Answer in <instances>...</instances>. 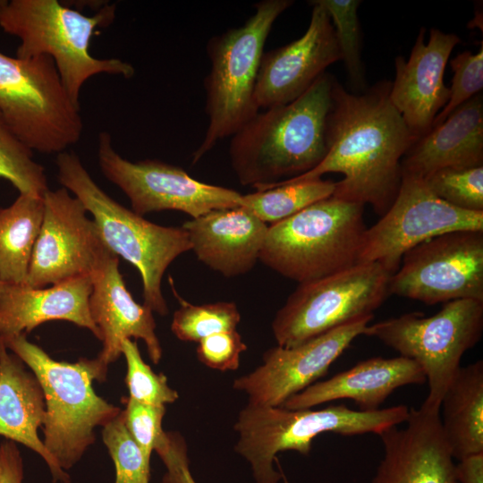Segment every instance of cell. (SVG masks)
I'll use <instances>...</instances> for the list:
<instances>
[{"label":"cell","instance_id":"cell-7","mask_svg":"<svg viewBox=\"0 0 483 483\" xmlns=\"http://www.w3.org/2000/svg\"><path fill=\"white\" fill-rule=\"evenodd\" d=\"M292 4V0L260 1L242 26L208 40L210 70L204 80L208 124L192 154L193 163L259 112L254 93L264 46L276 19Z\"/></svg>","mask_w":483,"mask_h":483},{"label":"cell","instance_id":"cell-42","mask_svg":"<svg viewBox=\"0 0 483 483\" xmlns=\"http://www.w3.org/2000/svg\"><path fill=\"white\" fill-rule=\"evenodd\" d=\"M160 483H166L165 480H162Z\"/></svg>","mask_w":483,"mask_h":483},{"label":"cell","instance_id":"cell-26","mask_svg":"<svg viewBox=\"0 0 483 483\" xmlns=\"http://www.w3.org/2000/svg\"><path fill=\"white\" fill-rule=\"evenodd\" d=\"M441 428L453 458L483 453V361L461 367L440 404Z\"/></svg>","mask_w":483,"mask_h":483},{"label":"cell","instance_id":"cell-9","mask_svg":"<svg viewBox=\"0 0 483 483\" xmlns=\"http://www.w3.org/2000/svg\"><path fill=\"white\" fill-rule=\"evenodd\" d=\"M0 113L31 151L59 154L82 134L80 106L70 98L50 56L0 52Z\"/></svg>","mask_w":483,"mask_h":483},{"label":"cell","instance_id":"cell-14","mask_svg":"<svg viewBox=\"0 0 483 483\" xmlns=\"http://www.w3.org/2000/svg\"><path fill=\"white\" fill-rule=\"evenodd\" d=\"M389 293L427 305L483 301V231L449 232L415 246L391 275Z\"/></svg>","mask_w":483,"mask_h":483},{"label":"cell","instance_id":"cell-31","mask_svg":"<svg viewBox=\"0 0 483 483\" xmlns=\"http://www.w3.org/2000/svg\"><path fill=\"white\" fill-rule=\"evenodd\" d=\"M328 13L352 83L364 88L361 63V31L358 17L360 0H315Z\"/></svg>","mask_w":483,"mask_h":483},{"label":"cell","instance_id":"cell-10","mask_svg":"<svg viewBox=\"0 0 483 483\" xmlns=\"http://www.w3.org/2000/svg\"><path fill=\"white\" fill-rule=\"evenodd\" d=\"M482 332L483 301L459 299L445 302L430 317L411 312L368 325L363 335L416 361L428 385L423 403L440 409L463 354L479 342Z\"/></svg>","mask_w":483,"mask_h":483},{"label":"cell","instance_id":"cell-21","mask_svg":"<svg viewBox=\"0 0 483 483\" xmlns=\"http://www.w3.org/2000/svg\"><path fill=\"white\" fill-rule=\"evenodd\" d=\"M182 227L197 258L225 277L244 275L254 267L268 230L244 207L212 210Z\"/></svg>","mask_w":483,"mask_h":483},{"label":"cell","instance_id":"cell-15","mask_svg":"<svg viewBox=\"0 0 483 483\" xmlns=\"http://www.w3.org/2000/svg\"><path fill=\"white\" fill-rule=\"evenodd\" d=\"M44 215L25 284H48L94 276L113 252L80 200L64 187L43 195Z\"/></svg>","mask_w":483,"mask_h":483},{"label":"cell","instance_id":"cell-17","mask_svg":"<svg viewBox=\"0 0 483 483\" xmlns=\"http://www.w3.org/2000/svg\"><path fill=\"white\" fill-rule=\"evenodd\" d=\"M304 34L291 43L264 52L257 76V106L288 104L302 95L332 64L341 60L331 19L315 0Z\"/></svg>","mask_w":483,"mask_h":483},{"label":"cell","instance_id":"cell-3","mask_svg":"<svg viewBox=\"0 0 483 483\" xmlns=\"http://www.w3.org/2000/svg\"><path fill=\"white\" fill-rule=\"evenodd\" d=\"M115 4H105L85 15L57 0H0V27L20 39L16 57L50 56L72 99L80 106V92L89 78L107 73L130 79L135 69L118 58H97L89 52L98 28L114 21Z\"/></svg>","mask_w":483,"mask_h":483},{"label":"cell","instance_id":"cell-4","mask_svg":"<svg viewBox=\"0 0 483 483\" xmlns=\"http://www.w3.org/2000/svg\"><path fill=\"white\" fill-rule=\"evenodd\" d=\"M0 337L38 378L46 403L43 443L64 470L71 469L94 443V428L122 411L92 386L94 380H105L107 366L97 357L74 363L55 360L25 335Z\"/></svg>","mask_w":483,"mask_h":483},{"label":"cell","instance_id":"cell-19","mask_svg":"<svg viewBox=\"0 0 483 483\" xmlns=\"http://www.w3.org/2000/svg\"><path fill=\"white\" fill-rule=\"evenodd\" d=\"M404 423L379 435L383 457L370 483H457L440 409L410 408Z\"/></svg>","mask_w":483,"mask_h":483},{"label":"cell","instance_id":"cell-34","mask_svg":"<svg viewBox=\"0 0 483 483\" xmlns=\"http://www.w3.org/2000/svg\"><path fill=\"white\" fill-rule=\"evenodd\" d=\"M122 354L127 364L125 383L129 398L146 404L165 406L179 398L177 391L169 386L166 377L163 373L156 374L145 363L136 342L125 339L122 343Z\"/></svg>","mask_w":483,"mask_h":483},{"label":"cell","instance_id":"cell-25","mask_svg":"<svg viewBox=\"0 0 483 483\" xmlns=\"http://www.w3.org/2000/svg\"><path fill=\"white\" fill-rule=\"evenodd\" d=\"M46 403L42 387L23 361L9 352L0 337V436L38 453L47 464L55 482L70 483L71 478L39 438Z\"/></svg>","mask_w":483,"mask_h":483},{"label":"cell","instance_id":"cell-28","mask_svg":"<svg viewBox=\"0 0 483 483\" xmlns=\"http://www.w3.org/2000/svg\"><path fill=\"white\" fill-rule=\"evenodd\" d=\"M335 182L322 178L282 181L261 191L242 195L241 207L265 224H277L321 199L331 197Z\"/></svg>","mask_w":483,"mask_h":483},{"label":"cell","instance_id":"cell-36","mask_svg":"<svg viewBox=\"0 0 483 483\" xmlns=\"http://www.w3.org/2000/svg\"><path fill=\"white\" fill-rule=\"evenodd\" d=\"M125 403L124 424L143 453L150 459L151 453L161 447L168 436L162 427L165 406L146 404L129 397Z\"/></svg>","mask_w":483,"mask_h":483},{"label":"cell","instance_id":"cell-1","mask_svg":"<svg viewBox=\"0 0 483 483\" xmlns=\"http://www.w3.org/2000/svg\"><path fill=\"white\" fill-rule=\"evenodd\" d=\"M390 81L361 95L347 91L335 78L326 121L327 152L311 171L285 180L299 182L340 173L332 196L369 204L383 216L402 182V160L416 141L389 98Z\"/></svg>","mask_w":483,"mask_h":483},{"label":"cell","instance_id":"cell-37","mask_svg":"<svg viewBox=\"0 0 483 483\" xmlns=\"http://www.w3.org/2000/svg\"><path fill=\"white\" fill-rule=\"evenodd\" d=\"M247 350L241 335L225 331L211 335L199 342L198 360L207 367L225 372L235 370L240 365L241 353Z\"/></svg>","mask_w":483,"mask_h":483},{"label":"cell","instance_id":"cell-12","mask_svg":"<svg viewBox=\"0 0 483 483\" xmlns=\"http://www.w3.org/2000/svg\"><path fill=\"white\" fill-rule=\"evenodd\" d=\"M460 230L483 231V212L455 208L436 197L423 178L402 173L393 204L363 233L357 263L376 262L393 275L407 251Z\"/></svg>","mask_w":483,"mask_h":483},{"label":"cell","instance_id":"cell-24","mask_svg":"<svg viewBox=\"0 0 483 483\" xmlns=\"http://www.w3.org/2000/svg\"><path fill=\"white\" fill-rule=\"evenodd\" d=\"M483 165V101L478 94L409 148L402 173L425 178L447 167Z\"/></svg>","mask_w":483,"mask_h":483},{"label":"cell","instance_id":"cell-20","mask_svg":"<svg viewBox=\"0 0 483 483\" xmlns=\"http://www.w3.org/2000/svg\"><path fill=\"white\" fill-rule=\"evenodd\" d=\"M90 316L101 333L103 348L97 358L106 365L122 355L125 339H141L154 364L162 358L153 310L134 301L119 270L118 256L112 254L92 277L89 299Z\"/></svg>","mask_w":483,"mask_h":483},{"label":"cell","instance_id":"cell-16","mask_svg":"<svg viewBox=\"0 0 483 483\" xmlns=\"http://www.w3.org/2000/svg\"><path fill=\"white\" fill-rule=\"evenodd\" d=\"M364 317L318 335L298 345L267 349L262 364L237 377L235 390L248 395V403L282 406L291 396L316 383L373 319Z\"/></svg>","mask_w":483,"mask_h":483},{"label":"cell","instance_id":"cell-32","mask_svg":"<svg viewBox=\"0 0 483 483\" xmlns=\"http://www.w3.org/2000/svg\"><path fill=\"white\" fill-rule=\"evenodd\" d=\"M103 442L115 467V483H149L150 459L129 433L123 410L105 426Z\"/></svg>","mask_w":483,"mask_h":483},{"label":"cell","instance_id":"cell-30","mask_svg":"<svg viewBox=\"0 0 483 483\" xmlns=\"http://www.w3.org/2000/svg\"><path fill=\"white\" fill-rule=\"evenodd\" d=\"M32 153L0 113V178L9 181L19 193L43 196L48 190L47 179Z\"/></svg>","mask_w":483,"mask_h":483},{"label":"cell","instance_id":"cell-18","mask_svg":"<svg viewBox=\"0 0 483 483\" xmlns=\"http://www.w3.org/2000/svg\"><path fill=\"white\" fill-rule=\"evenodd\" d=\"M425 28H421L406 60L395 58V79L391 82L389 98L402 115L417 141L431 128L438 113L449 99L450 89L444 83L446 64L460 38L431 29L425 43Z\"/></svg>","mask_w":483,"mask_h":483},{"label":"cell","instance_id":"cell-38","mask_svg":"<svg viewBox=\"0 0 483 483\" xmlns=\"http://www.w3.org/2000/svg\"><path fill=\"white\" fill-rule=\"evenodd\" d=\"M23 462L16 444L6 440L0 445V483H22Z\"/></svg>","mask_w":483,"mask_h":483},{"label":"cell","instance_id":"cell-13","mask_svg":"<svg viewBox=\"0 0 483 483\" xmlns=\"http://www.w3.org/2000/svg\"><path fill=\"white\" fill-rule=\"evenodd\" d=\"M100 169L128 197L132 211L140 216L177 210L197 218L212 210L241 207L236 191L206 183L179 166L157 159L130 161L114 148L111 135H98Z\"/></svg>","mask_w":483,"mask_h":483},{"label":"cell","instance_id":"cell-29","mask_svg":"<svg viewBox=\"0 0 483 483\" xmlns=\"http://www.w3.org/2000/svg\"><path fill=\"white\" fill-rule=\"evenodd\" d=\"M181 307L174 311L171 330L181 341L199 343L211 335L236 330L241 314L234 302L189 303L174 292Z\"/></svg>","mask_w":483,"mask_h":483},{"label":"cell","instance_id":"cell-40","mask_svg":"<svg viewBox=\"0 0 483 483\" xmlns=\"http://www.w3.org/2000/svg\"><path fill=\"white\" fill-rule=\"evenodd\" d=\"M454 473L457 483H483V453L460 460Z\"/></svg>","mask_w":483,"mask_h":483},{"label":"cell","instance_id":"cell-41","mask_svg":"<svg viewBox=\"0 0 483 483\" xmlns=\"http://www.w3.org/2000/svg\"><path fill=\"white\" fill-rule=\"evenodd\" d=\"M2 283H3V281L0 280V287H1V285H2Z\"/></svg>","mask_w":483,"mask_h":483},{"label":"cell","instance_id":"cell-11","mask_svg":"<svg viewBox=\"0 0 483 483\" xmlns=\"http://www.w3.org/2000/svg\"><path fill=\"white\" fill-rule=\"evenodd\" d=\"M391 275L378 263H357L299 284L272 321L277 345L292 347L373 315L390 294Z\"/></svg>","mask_w":483,"mask_h":483},{"label":"cell","instance_id":"cell-27","mask_svg":"<svg viewBox=\"0 0 483 483\" xmlns=\"http://www.w3.org/2000/svg\"><path fill=\"white\" fill-rule=\"evenodd\" d=\"M44 215L43 196L19 193L0 208V280L25 284Z\"/></svg>","mask_w":483,"mask_h":483},{"label":"cell","instance_id":"cell-5","mask_svg":"<svg viewBox=\"0 0 483 483\" xmlns=\"http://www.w3.org/2000/svg\"><path fill=\"white\" fill-rule=\"evenodd\" d=\"M57 178L93 216L107 248L132 264L140 272L144 304L153 312H168L162 293V278L170 264L191 250L187 232L146 220L108 196L92 179L80 157L72 151L56 156Z\"/></svg>","mask_w":483,"mask_h":483},{"label":"cell","instance_id":"cell-33","mask_svg":"<svg viewBox=\"0 0 483 483\" xmlns=\"http://www.w3.org/2000/svg\"><path fill=\"white\" fill-rule=\"evenodd\" d=\"M424 181L446 203L463 210L483 212V165L443 168Z\"/></svg>","mask_w":483,"mask_h":483},{"label":"cell","instance_id":"cell-39","mask_svg":"<svg viewBox=\"0 0 483 483\" xmlns=\"http://www.w3.org/2000/svg\"><path fill=\"white\" fill-rule=\"evenodd\" d=\"M162 461L167 469V472L163 478L166 483H196L189 469L185 445H174L163 457Z\"/></svg>","mask_w":483,"mask_h":483},{"label":"cell","instance_id":"cell-2","mask_svg":"<svg viewBox=\"0 0 483 483\" xmlns=\"http://www.w3.org/2000/svg\"><path fill=\"white\" fill-rule=\"evenodd\" d=\"M334 79L326 72L299 97L258 112L232 136L230 160L241 184L261 191L321 163Z\"/></svg>","mask_w":483,"mask_h":483},{"label":"cell","instance_id":"cell-23","mask_svg":"<svg viewBox=\"0 0 483 483\" xmlns=\"http://www.w3.org/2000/svg\"><path fill=\"white\" fill-rule=\"evenodd\" d=\"M91 292L90 276L70 279L49 288L3 282L0 287V336L25 335L44 322L65 320L89 329L101 340V333L89 309Z\"/></svg>","mask_w":483,"mask_h":483},{"label":"cell","instance_id":"cell-22","mask_svg":"<svg viewBox=\"0 0 483 483\" xmlns=\"http://www.w3.org/2000/svg\"><path fill=\"white\" fill-rule=\"evenodd\" d=\"M425 382L423 369L411 359L373 357L312 384L291 396L282 406L289 410L310 409L334 400L351 399L360 411H373L381 409L395 389Z\"/></svg>","mask_w":483,"mask_h":483},{"label":"cell","instance_id":"cell-6","mask_svg":"<svg viewBox=\"0 0 483 483\" xmlns=\"http://www.w3.org/2000/svg\"><path fill=\"white\" fill-rule=\"evenodd\" d=\"M409 412L410 408L404 404L364 411L343 404L289 410L248 403L233 427L238 433L234 451L250 462L256 483H278L282 476L273 466L278 453L296 451L307 455L313 439L326 432L379 436L404 423Z\"/></svg>","mask_w":483,"mask_h":483},{"label":"cell","instance_id":"cell-35","mask_svg":"<svg viewBox=\"0 0 483 483\" xmlns=\"http://www.w3.org/2000/svg\"><path fill=\"white\" fill-rule=\"evenodd\" d=\"M453 71L449 99L436 116L431 127L441 123L463 103L478 95L483 88V46L477 53L463 51L451 59ZM431 129V128H430Z\"/></svg>","mask_w":483,"mask_h":483},{"label":"cell","instance_id":"cell-8","mask_svg":"<svg viewBox=\"0 0 483 483\" xmlns=\"http://www.w3.org/2000/svg\"><path fill=\"white\" fill-rule=\"evenodd\" d=\"M364 205L334 196L268 226L259 260L281 275L301 283L357 264L363 233Z\"/></svg>","mask_w":483,"mask_h":483}]
</instances>
